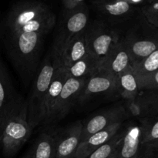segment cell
<instances>
[{"mask_svg": "<svg viewBox=\"0 0 158 158\" xmlns=\"http://www.w3.org/2000/svg\"><path fill=\"white\" fill-rule=\"evenodd\" d=\"M55 23V14L40 1L19 2L11 8L5 21L8 46L15 67L23 74H32L45 36Z\"/></svg>", "mask_w": 158, "mask_h": 158, "instance_id": "1", "label": "cell"}, {"mask_svg": "<svg viewBox=\"0 0 158 158\" xmlns=\"http://www.w3.org/2000/svg\"><path fill=\"white\" fill-rule=\"evenodd\" d=\"M32 128L28 123L26 102L20 100L5 121L0 133V149L5 157H12L26 143Z\"/></svg>", "mask_w": 158, "mask_h": 158, "instance_id": "2", "label": "cell"}, {"mask_svg": "<svg viewBox=\"0 0 158 158\" xmlns=\"http://www.w3.org/2000/svg\"><path fill=\"white\" fill-rule=\"evenodd\" d=\"M57 65L58 63L52 54L46 57L35 79L29 100L26 101L27 120L32 129L45 120L46 94Z\"/></svg>", "mask_w": 158, "mask_h": 158, "instance_id": "3", "label": "cell"}, {"mask_svg": "<svg viewBox=\"0 0 158 158\" xmlns=\"http://www.w3.org/2000/svg\"><path fill=\"white\" fill-rule=\"evenodd\" d=\"M120 42L117 31L108 28L103 22H95L87 29L88 52L97 58L99 63Z\"/></svg>", "mask_w": 158, "mask_h": 158, "instance_id": "4", "label": "cell"}, {"mask_svg": "<svg viewBox=\"0 0 158 158\" xmlns=\"http://www.w3.org/2000/svg\"><path fill=\"white\" fill-rule=\"evenodd\" d=\"M89 10L83 4L71 11L66 12L63 26L54 44L53 51L58 52L75 35L87 29Z\"/></svg>", "mask_w": 158, "mask_h": 158, "instance_id": "5", "label": "cell"}, {"mask_svg": "<svg viewBox=\"0 0 158 158\" xmlns=\"http://www.w3.org/2000/svg\"><path fill=\"white\" fill-rule=\"evenodd\" d=\"M86 81L87 80L84 79L68 77L62 88L53 112L46 124L55 123L66 117L73 106L78 102Z\"/></svg>", "mask_w": 158, "mask_h": 158, "instance_id": "6", "label": "cell"}, {"mask_svg": "<svg viewBox=\"0 0 158 158\" xmlns=\"http://www.w3.org/2000/svg\"><path fill=\"white\" fill-rule=\"evenodd\" d=\"M118 77L98 69L87 80L77 103L82 104L96 96L118 94Z\"/></svg>", "mask_w": 158, "mask_h": 158, "instance_id": "7", "label": "cell"}, {"mask_svg": "<svg viewBox=\"0 0 158 158\" xmlns=\"http://www.w3.org/2000/svg\"><path fill=\"white\" fill-rule=\"evenodd\" d=\"M128 117L149 119L158 115V91L140 89L135 98L126 100L123 105Z\"/></svg>", "mask_w": 158, "mask_h": 158, "instance_id": "8", "label": "cell"}, {"mask_svg": "<svg viewBox=\"0 0 158 158\" xmlns=\"http://www.w3.org/2000/svg\"><path fill=\"white\" fill-rule=\"evenodd\" d=\"M123 105L113 106L110 109L102 110L91 117L86 123H83L82 140H86L93 134L109 127L117 123H123L127 118Z\"/></svg>", "mask_w": 158, "mask_h": 158, "instance_id": "9", "label": "cell"}, {"mask_svg": "<svg viewBox=\"0 0 158 158\" xmlns=\"http://www.w3.org/2000/svg\"><path fill=\"white\" fill-rule=\"evenodd\" d=\"M87 29L75 35L58 52H52L54 58L60 66L68 67L87 54Z\"/></svg>", "mask_w": 158, "mask_h": 158, "instance_id": "10", "label": "cell"}, {"mask_svg": "<svg viewBox=\"0 0 158 158\" xmlns=\"http://www.w3.org/2000/svg\"><path fill=\"white\" fill-rule=\"evenodd\" d=\"M83 123L77 121L61 132H56V158H73L82 140Z\"/></svg>", "mask_w": 158, "mask_h": 158, "instance_id": "11", "label": "cell"}, {"mask_svg": "<svg viewBox=\"0 0 158 158\" xmlns=\"http://www.w3.org/2000/svg\"><path fill=\"white\" fill-rule=\"evenodd\" d=\"M20 100L14 90L6 67L0 60V133L6 120Z\"/></svg>", "mask_w": 158, "mask_h": 158, "instance_id": "12", "label": "cell"}, {"mask_svg": "<svg viewBox=\"0 0 158 158\" xmlns=\"http://www.w3.org/2000/svg\"><path fill=\"white\" fill-rule=\"evenodd\" d=\"M141 124H133L123 131V136L112 158H140L142 148Z\"/></svg>", "mask_w": 158, "mask_h": 158, "instance_id": "13", "label": "cell"}, {"mask_svg": "<svg viewBox=\"0 0 158 158\" xmlns=\"http://www.w3.org/2000/svg\"><path fill=\"white\" fill-rule=\"evenodd\" d=\"M123 42L129 53L132 66L158 49V35L130 36Z\"/></svg>", "mask_w": 158, "mask_h": 158, "instance_id": "14", "label": "cell"}, {"mask_svg": "<svg viewBox=\"0 0 158 158\" xmlns=\"http://www.w3.org/2000/svg\"><path fill=\"white\" fill-rule=\"evenodd\" d=\"M132 66L129 53L124 42L120 41L108 55L100 62L98 69H102L115 77Z\"/></svg>", "mask_w": 158, "mask_h": 158, "instance_id": "15", "label": "cell"}, {"mask_svg": "<svg viewBox=\"0 0 158 158\" xmlns=\"http://www.w3.org/2000/svg\"><path fill=\"white\" fill-rule=\"evenodd\" d=\"M121 125L122 123H114L109 127L99 131L81 141L73 158H85L89 156L91 153L116 135L120 131Z\"/></svg>", "mask_w": 158, "mask_h": 158, "instance_id": "16", "label": "cell"}, {"mask_svg": "<svg viewBox=\"0 0 158 158\" xmlns=\"http://www.w3.org/2000/svg\"><path fill=\"white\" fill-rule=\"evenodd\" d=\"M56 132L40 134L21 158H56Z\"/></svg>", "mask_w": 158, "mask_h": 158, "instance_id": "17", "label": "cell"}, {"mask_svg": "<svg viewBox=\"0 0 158 158\" xmlns=\"http://www.w3.org/2000/svg\"><path fill=\"white\" fill-rule=\"evenodd\" d=\"M93 4L98 12L114 19L129 18L136 10L135 6L117 0H93Z\"/></svg>", "mask_w": 158, "mask_h": 158, "instance_id": "18", "label": "cell"}, {"mask_svg": "<svg viewBox=\"0 0 158 158\" xmlns=\"http://www.w3.org/2000/svg\"><path fill=\"white\" fill-rule=\"evenodd\" d=\"M68 77H69L66 73V69L60 66L58 63L56 68L55 73L53 74V77H52V81L49 85L47 94H46V101H45L46 117H45V120L43 123L46 124L47 120L52 115L56 104L58 97L62 90V88Z\"/></svg>", "mask_w": 158, "mask_h": 158, "instance_id": "19", "label": "cell"}, {"mask_svg": "<svg viewBox=\"0 0 158 158\" xmlns=\"http://www.w3.org/2000/svg\"><path fill=\"white\" fill-rule=\"evenodd\" d=\"M98 66L99 60L87 52L81 60L64 69L69 77L88 80L98 70Z\"/></svg>", "mask_w": 158, "mask_h": 158, "instance_id": "20", "label": "cell"}, {"mask_svg": "<svg viewBox=\"0 0 158 158\" xmlns=\"http://www.w3.org/2000/svg\"><path fill=\"white\" fill-rule=\"evenodd\" d=\"M118 94L125 100L135 98L140 90L132 66L125 69L118 76Z\"/></svg>", "mask_w": 158, "mask_h": 158, "instance_id": "21", "label": "cell"}, {"mask_svg": "<svg viewBox=\"0 0 158 158\" xmlns=\"http://www.w3.org/2000/svg\"><path fill=\"white\" fill-rule=\"evenodd\" d=\"M132 68L137 79L148 77L157 72L158 70V49L150 54L140 63L133 66Z\"/></svg>", "mask_w": 158, "mask_h": 158, "instance_id": "22", "label": "cell"}, {"mask_svg": "<svg viewBox=\"0 0 158 158\" xmlns=\"http://www.w3.org/2000/svg\"><path fill=\"white\" fill-rule=\"evenodd\" d=\"M123 136V132L117 133L106 143L97 148L85 158H112L115 154L117 148Z\"/></svg>", "mask_w": 158, "mask_h": 158, "instance_id": "23", "label": "cell"}, {"mask_svg": "<svg viewBox=\"0 0 158 158\" xmlns=\"http://www.w3.org/2000/svg\"><path fill=\"white\" fill-rule=\"evenodd\" d=\"M142 148L158 141V119L149 120L143 119L141 122Z\"/></svg>", "mask_w": 158, "mask_h": 158, "instance_id": "24", "label": "cell"}, {"mask_svg": "<svg viewBox=\"0 0 158 158\" xmlns=\"http://www.w3.org/2000/svg\"><path fill=\"white\" fill-rule=\"evenodd\" d=\"M141 13L150 24L158 29V0L143 6Z\"/></svg>", "mask_w": 158, "mask_h": 158, "instance_id": "25", "label": "cell"}, {"mask_svg": "<svg viewBox=\"0 0 158 158\" xmlns=\"http://www.w3.org/2000/svg\"><path fill=\"white\" fill-rule=\"evenodd\" d=\"M140 89H152L158 91V70L148 77L137 79Z\"/></svg>", "mask_w": 158, "mask_h": 158, "instance_id": "26", "label": "cell"}, {"mask_svg": "<svg viewBox=\"0 0 158 158\" xmlns=\"http://www.w3.org/2000/svg\"><path fill=\"white\" fill-rule=\"evenodd\" d=\"M86 0H62L65 12L71 11L81 5L84 4Z\"/></svg>", "mask_w": 158, "mask_h": 158, "instance_id": "27", "label": "cell"}, {"mask_svg": "<svg viewBox=\"0 0 158 158\" xmlns=\"http://www.w3.org/2000/svg\"><path fill=\"white\" fill-rule=\"evenodd\" d=\"M117 1H122L125 2H127L129 4L133 5V6H137V5L140 4V3L143 2V0H117Z\"/></svg>", "mask_w": 158, "mask_h": 158, "instance_id": "28", "label": "cell"}, {"mask_svg": "<svg viewBox=\"0 0 158 158\" xmlns=\"http://www.w3.org/2000/svg\"><path fill=\"white\" fill-rule=\"evenodd\" d=\"M154 1H156V0H143V2H146L147 4H148V3H151Z\"/></svg>", "mask_w": 158, "mask_h": 158, "instance_id": "29", "label": "cell"}]
</instances>
